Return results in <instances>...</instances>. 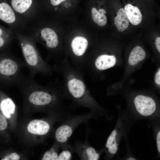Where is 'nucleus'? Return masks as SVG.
I'll return each instance as SVG.
<instances>
[{"instance_id": "1", "label": "nucleus", "mask_w": 160, "mask_h": 160, "mask_svg": "<svg viewBox=\"0 0 160 160\" xmlns=\"http://www.w3.org/2000/svg\"><path fill=\"white\" fill-rule=\"evenodd\" d=\"M13 32L21 48L25 67L29 71V76L34 78L37 73L50 75L51 68L43 59L37 49L36 43L24 33Z\"/></svg>"}, {"instance_id": "2", "label": "nucleus", "mask_w": 160, "mask_h": 160, "mask_svg": "<svg viewBox=\"0 0 160 160\" xmlns=\"http://www.w3.org/2000/svg\"><path fill=\"white\" fill-rule=\"evenodd\" d=\"M24 62L8 51L0 52V80L8 86H17L23 76Z\"/></svg>"}, {"instance_id": "3", "label": "nucleus", "mask_w": 160, "mask_h": 160, "mask_svg": "<svg viewBox=\"0 0 160 160\" xmlns=\"http://www.w3.org/2000/svg\"><path fill=\"white\" fill-rule=\"evenodd\" d=\"M90 113L78 115H67L62 119L61 124L56 129L55 137L62 148L68 146L70 137L75 129L82 123L87 124L91 118Z\"/></svg>"}, {"instance_id": "4", "label": "nucleus", "mask_w": 160, "mask_h": 160, "mask_svg": "<svg viewBox=\"0 0 160 160\" xmlns=\"http://www.w3.org/2000/svg\"><path fill=\"white\" fill-rule=\"evenodd\" d=\"M0 20L6 23L13 32H23L25 27L11 6L0 0Z\"/></svg>"}, {"instance_id": "5", "label": "nucleus", "mask_w": 160, "mask_h": 160, "mask_svg": "<svg viewBox=\"0 0 160 160\" xmlns=\"http://www.w3.org/2000/svg\"><path fill=\"white\" fill-rule=\"evenodd\" d=\"M67 85L69 92L75 100L85 106L90 107L91 97L87 93L84 82L78 79L73 78L70 79Z\"/></svg>"}, {"instance_id": "6", "label": "nucleus", "mask_w": 160, "mask_h": 160, "mask_svg": "<svg viewBox=\"0 0 160 160\" xmlns=\"http://www.w3.org/2000/svg\"><path fill=\"white\" fill-rule=\"evenodd\" d=\"M71 148L73 152L77 154L81 160H97L99 158L100 154L89 144L87 139L83 143L76 142Z\"/></svg>"}, {"instance_id": "7", "label": "nucleus", "mask_w": 160, "mask_h": 160, "mask_svg": "<svg viewBox=\"0 0 160 160\" xmlns=\"http://www.w3.org/2000/svg\"><path fill=\"white\" fill-rule=\"evenodd\" d=\"M134 103L137 112L143 116H150L156 110L155 102L150 97L142 95H138L135 98Z\"/></svg>"}, {"instance_id": "8", "label": "nucleus", "mask_w": 160, "mask_h": 160, "mask_svg": "<svg viewBox=\"0 0 160 160\" xmlns=\"http://www.w3.org/2000/svg\"><path fill=\"white\" fill-rule=\"evenodd\" d=\"M50 125L47 121L36 119L31 121L27 127L28 131L31 133L38 135H45L49 132Z\"/></svg>"}, {"instance_id": "9", "label": "nucleus", "mask_w": 160, "mask_h": 160, "mask_svg": "<svg viewBox=\"0 0 160 160\" xmlns=\"http://www.w3.org/2000/svg\"><path fill=\"white\" fill-rule=\"evenodd\" d=\"M16 37L13 31L0 24V52L7 50Z\"/></svg>"}, {"instance_id": "10", "label": "nucleus", "mask_w": 160, "mask_h": 160, "mask_svg": "<svg viewBox=\"0 0 160 160\" xmlns=\"http://www.w3.org/2000/svg\"><path fill=\"white\" fill-rule=\"evenodd\" d=\"M71 47L73 53L76 55H82L86 51L88 41L85 38L80 36L75 37L72 41Z\"/></svg>"}, {"instance_id": "11", "label": "nucleus", "mask_w": 160, "mask_h": 160, "mask_svg": "<svg viewBox=\"0 0 160 160\" xmlns=\"http://www.w3.org/2000/svg\"><path fill=\"white\" fill-rule=\"evenodd\" d=\"M124 9L131 23L134 25H138L140 23L142 20V16L138 7L128 4L125 6Z\"/></svg>"}, {"instance_id": "12", "label": "nucleus", "mask_w": 160, "mask_h": 160, "mask_svg": "<svg viewBox=\"0 0 160 160\" xmlns=\"http://www.w3.org/2000/svg\"><path fill=\"white\" fill-rule=\"evenodd\" d=\"M116 62V59L115 56L102 55L97 58L95 65L98 69L104 70L113 67Z\"/></svg>"}, {"instance_id": "13", "label": "nucleus", "mask_w": 160, "mask_h": 160, "mask_svg": "<svg viewBox=\"0 0 160 160\" xmlns=\"http://www.w3.org/2000/svg\"><path fill=\"white\" fill-rule=\"evenodd\" d=\"M114 23L120 32L124 31L128 27L129 21L123 8L120 9L117 12V15L114 17Z\"/></svg>"}, {"instance_id": "14", "label": "nucleus", "mask_w": 160, "mask_h": 160, "mask_svg": "<svg viewBox=\"0 0 160 160\" xmlns=\"http://www.w3.org/2000/svg\"><path fill=\"white\" fill-rule=\"evenodd\" d=\"M0 108L4 115L7 118H10L15 111L16 105L11 98L7 97L1 101Z\"/></svg>"}, {"instance_id": "15", "label": "nucleus", "mask_w": 160, "mask_h": 160, "mask_svg": "<svg viewBox=\"0 0 160 160\" xmlns=\"http://www.w3.org/2000/svg\"><path fill=\"white\" fill-rule=\"evenodd\" d=\"M146 53L143 48L140 46L135 47L131 51L128 58V63L131 65H136L145 57Z\"/></svg>"}, {"instance_id": "16", "label": "nucleus", "mask_w": 160, "mask_h": 160, "mask_svg": "<svg viewBox=\"0 0 160 160\" xmlns=\"http://www.w3.org/2000/svg\"><path fill=\"white\" fill-rule=\"evenodd\" d=\"M92 16L94 22L98 25L103 26L107 23V17L105 15V10L103 9H100L98 11L95 8L93 7L91 9Z\"/></svg>"}, {"instance_id": "17", "label": "nucleus", "mask_w": 160, "mask_h": 160, "mask_svg": "<svg viewBox=\"0 0 160 160\" xmlns=\"http://www.w3.org/2000/svg\"><path fill=\"white\" fill-rule=\"evenodd\" d=\"M63 151L58 155V160H69L71 159L72 152H73L71 146L69 145L63 148Z\"/></svg>"}, {"instance_id": "18", "label": "nucleus", "mask_w": 160, "mask_h": 160, "mask_svg": "<svg viewBox=\"0 0 160 160\" xmlns=\"http://www.w3.org/2000/svg\"><path fill=\"white\" fill-rule=\"evenodd\" d=\"M58 155L57 152L54 148L46 152L43 156L42 160H58Z\"/></svg>"}, {"instance_id": "19", "label": "nucleus", "mask_w": 160, "mask_h": 160, "mask_svg": "<svg viewBox=\"0 0 160 160\" xmlns=\"http://www.w3.org/2000/svg\"><path fill=\"white\" fill-rule=\"evenodd\" d=\"M116 131L114 130L108 137L107 141L105 145L106 147L107 148L112 144L116 139Z\"/></svg>"}, {"instance_id": "20", "label": "nucleus", "mask_w": 160, "mask_h": 160, "mask_svg": "<svg viewBox=\"0 0 160 160\" xmlns=\"http://www.w3.org/2000/svg\"><path fill=\"white\" fill-rule=\"evenodd\" d=\"M7 125V123L5 118L0 112V130H4Z\"/></svg>"}, {"instance_id": "21", "label": "nucleus", "mask_w": 160, "mask_h": 160, "mask_svg": "<svg viewBox=\"0 0 160 160\" xmlns=\"http://www.w3.org/2000/svg\"><path fill=\"white\" fill-rule=\"evenodd\" d=\"M107 148H108V150L109 153L112 154H115L117 150L116 139L114 142L108 147Z\"/></svg>"}, {"instance_id": "22", "label": "nucleus", "mask_w": 160, "mask_h": 160, "mask_svg": "<svg viewBox=\"0 0 160 160\" xmlns=\"http://www.w3.org/2000/svg\"><path fill=\"white\" fill-rule=\"evenodd\" d=\"M20 159V156L18 154L15 153H13L10 155L5 156L2 159L3 160H18Z\"/></svg>"}, {"instance_id": "23", "label": "nucleus", "mask_w": 160, "mask_h": 160, "mask_svg": "<svg viewBox=\"0 0 160 160\" xmlns=\"http://www.w3.org/2000/svg\"><path fill=\"white\" fill-rule=\"evenodd\" d=\"M155 81L157 85H160V68H159L158 71L156 73L155 77Z\"/></svg>"}, {"instance_id": "24", "label": "nucleus", "mask_w": 160, "mask_h": 160, "mask_svg": "<svg viewBox=\"0 0 160 160\" xmlns=\"http://www.w3.org/2000/svg\"><path fill=\"white\" fill-rule=\"evenodd\" d=\"M51 5L53 6H57L65 0H50Z\"/></svg>"}, {"instance_id": "25", "label": "nucleus", "mask_w": 160, "mask_h": 160, "mask_svg": "<svg viewBox=\"0 0 160 160\" xmlns=\"http://www.w3.org/2000/svg\"><path fill=\"white\" fill-rule=\"evenodd\" d=\"M155 44L156 47L159 53L160 52V37H157L155 41Z\"/></svg>"}, {"instance_id": "26", "label": "nucleus", "mask_w": 160, "mask_h": 160, "mask_svg": "<svg viewBox=\"0 0 160 160\" xmlns=\"http://www.w3.org/2000/svg\"><path fill=\"white\" fill-rule=\"evenodd\" d=\"M157 144L158 151L160 152V131H159L157 134Z\"/></svg>"}, {"instance_id": "27", "label": "nucleus", "mask_w": 160, "mask_h": 160, "mask_svg": "<svg viewBox=\"0 0 160 160\" xmlns=\"http://www.w3.org/2000/svg\"><path fill=\"white\" fill-rule=\"evenodd\" d=\"M127 160H135V159L134 158L130 157V158H128Z\"/></svg>"}]
</instances>
